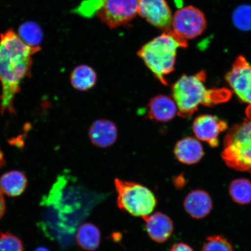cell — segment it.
I'll return each instance as SVG.
<instances>
[{
	"instance_id": "1",
	"label": "cell",
	"mask_w": 251,
	"mask_h": 251,
	"mask_svg": "<svg viewBox=\"0 0 251 251\" xmlns=\"http://www.w3.org/2000/svg\"><path fill=\"white\" fill-rule=\"evenodd\" d=\"M42 50L24 43L17 33L9 29L0 35V112L15 114L14 99L22 83L31 75L33 55Z\"/></svg>"
},
{
	"instance_id": "2",
	"label": "cell",
	"mask_w": 251,
	"mask_h": 251,
	"mask_svg": "<svg viewBox=\"0 0 251 251\" xmlns=\"http://www.w3.org/2000/svg\"><path fill=\"white\" fill-rule=\"evenodd\" d=\"M206 75L201 71L188 76L183 75L173 84V99L181 117L189 118L200 105L211 106L227 101L231 96L227 89H208L205 86Z\"/></svg>"
},
{
	"instance_id": "3",
	"label": "cell",
	"mask_w": 251,
	"mask_h": 251,
	"mask_svg": "<svg viewBox=\"0 0 251 251\" xmlns=\"http://www.w3.org/2000/svg\"><path fill=\"white\" fill-rule=\"evenodd\" d=\"M187 46L186 40L171 29L144 45L137 55L153 76L162 84L167 85L166 76L175 70L178 49L186 48Z\"/></svg>"
},
{
	"instance_id": "4",
	"label": "cell",
	"mask_w": 251,
	"mask_h": 251,
	"mask_svg": "<svg viewBox=\"0 0 251 251\" xmlns=\"http://www.w3.org/2000/svg\"><path fill=\"white\" fill-rule=\"evenodd\" d=\"M222 157L229 168L251 174V115L229 130Z\"/></svg>"
},
{
	"instance_id": "5",
	"label": "cell",
	"mask_w": 251,
	"mask_h": 251,
	"mask_svg": "<svg viewBox=\"0 0 251 251\" xmlns=\"http://www.w3.org/2000/svg\"><path fill=\"white\" fill-rule=\"evenodd\" d=\"M114 184L119 209L136 217L144 218L151 214L157 205V199L149 188L119 178H115Z\"/></svg>"
},
{
	"instance_id": "6",
	"label": "cell",
	"mask_w": 251,
	"mask_h": 251,
	"mask_svg": "<svg viewBox=\"0 0 251 251\" xmlns=\"http://www.w3.org/2000/svg\"><path fill=\"white\" fill-rule=\"evenodd\" d=\"M138 14V0H103L97 17L110 29L130 23Z\"/></svg>"
},
{
	"instance_id": "7",
	"label": "cell",
	"mask_w": 251,
	"mask_h": 251,
	"mask_svg": "<svg viewBox=\"0 0 251 251\" xmlns=\"http://www.w3.org/2000/svg\"><path fill=\"white\" fill-rule=\"evenodd\" d=\"M173 31L185 40L196 38L206 27V21L203 12L193 6L181 8L176 12L172 19Z\"/></svg>"
},
{
	"instance_id": "8",
	"label": "cell",
	"mask_w": 251,
	"mask_h": 251,
	"mask_svg": "<svg viewBox=\"0 0 251 251\" xmlns=\"http://www.w3.org/2000/svg\"><path fill=\"white\" fill-rule=\"evenodd\" d=\"M225 78L238 98L251 105V64L244 56L235 59Z\"/></svg>"
},
{
	"instance_id": "9",
	"label": "cell",
	"mask_w": 251,
	"mask_h": 251,
	"mask_svg": "<svg viewBox=\"0 0 251 251\" xmlns=\"http://www.w3.org/2000/svg\"><path fill=\"white\" fill-rule=\"evenodd\" d=\"M138 14L160 30H171L173 17L166 0H138Z\"/></svg>"
},
{
	"instance_id": "10",
	"label": "cell",
	"mask_w": 251,
	"mask_h": 251,
	"mask_svg": "<svg viewBox=\"0 0 251 251\" xmlns=\"http://www.w3.org/2000/svg\"><path fill=\"white\" fill-rule=\"evenodd\" d=\"M227 128V122L212 115H200L193 124L196 139L208 143L212 148L218 146L220 135Z\"/></svg>"
},
{
	"instance_id": "11",
	"label": "cell",
	"mask_w": 251,
	"mask_h": 251,
	"mask_svg": "<svg viewBox=\"0 0 251 251\" xmlns=\"http://www.w3.org/2000/svg\"><path fill=\"white\" fill-rule=\"evenodd\" d=\"M143 219L147 234L157 243H165L174 233V222L164 213L157 212Z\"/></svg>"
},
{
	"instance_id": "12",
	"label": "cell",
	"mask_w": 251,
	"mask_h": 251,
	"mask_svg": "<svg viewBox=\"0 0 251 251\" xmlns=\"http://www.w3.org/2000/svg\"><path fill=\"white\" fill-rule=\"evenodd\" d=\"M185 211L194 219H202L211 213L213 202L208 193L202 190H194L184 200Z\"/></svg>"
},
{
	"instance_id": "13",
	"label": "cell",
	"mask_w": 251,
	"mask_h": 251,
	"mask_svg": "<svg viewBox=\"0 0 251 251\" xmlns=\"http://www.w3.org/2000/svg\"><path fill=\"white\" fill-rule=\"evenodd\" d=\"M148 117L157 122H168L178 114V109L174 100L171 97L159 94L150 100L147 106Z\"/></svg>"
},
{
	"instance_id": "14",
	"label": "cell",
	"mask_w": 251,
	"mask_h": 251,
	"mask_svg": "<svg viewBox=\"0 0 251 251\" xmlns=\"http://www.w3.org/2000/svg\"><path fill=\"white\" fill-rule=\"evenodd\" d=\"M89 137L94 146L108 148L114 144L118 139L117 126L107 119H98L90 126Z\"/></svg>"
},
{
	"instance_id": "15",
	"label": "cell",
	"mask_w": 251,
	"mask_h": 251,
	"mask_svg": "<svg viewBox=\"0 0 251 251\" xmlns=\"http://www.w3.org/2000/svg\"><path fill=\"white\" fill-rule=\"evenodd\" d=\"M174 153L182 164L193 165L202 159L204 151L200 140L192 137H187L178 141L174 148Z\"/></svg>"
},
{
	"instance_id": "16",
	"label": "cell",
	"mask_w": 251,
	"mask_h": 251,
	"mask_svg": "<svg viewBox=\"0 0 251 251\" xmlns=\"http://www.w3.org/2000/svg\"><path fill=\"white\" fill-rule=\"evenodd\" d=\"M27 185L26 176L21 171H9L0 177V190L8 197L20 196L25 192Z\"/></svg>"
},
{
	"instance_id": "17",
	"label": "cell",
	"mask_w": 251,
	"mask_h": 251,
	"mask_svg": "<svg viewBox=\"0 0 251 251\" xmlns=\"http://www.w3.org/2000/svg\"><path fill=\"white\" fill-rule=\"evenodd\" d=\"M78 246L87 251H95L100 246L101 232L95 225L85 223L80 226L76 233Z\"/></svg>"
},
{
	"instance_id": "18",
	"label": "cell",
	"mask_w": 251,
	"mask_h": 251,
	"mask_svg": "<svg viewBox=\"0 0 251 251\" xmlns=\"http://www.w3.org/2000/svg\"><path fill=\"white\" fill-rule=\"evenodd\" d=\"M97 80L96 71L89 65H78L71 72L70 81L72 86L81 92H86L93 89Z\"/></svg>"
},
{
	"instance_id": "19",
	"label": "cell",
	"mask_w": 251,
	"mask_h": 251,
	"mask_svg": "<svg viewBox=\"0 0 251 251\" xmlns=\"http://www.w3.org/2000/svg\"><path fill=\"white\" fill-rule=\"evenodd\" d=\"M228 193L235 203L249 205L251 203V181L246 178L233 180L229 185Z\"/></svg>"
},
{
	"instance_id": "20",
	"label": "cell",
	"mask_w": 251,
	"mask_h": 251,
	"mask_svg": "<svg viewBox=\"0 0 251 251\" xmlns=\"http://www.w3.org/2000/svg\"><path fill=\"white\" fill-rule=\"evenodd\" d=\"M19 36L23 42L33 48H39L43 39L42 29L38 24L27 21L22 24L18 29Z\"/></svg>"
},
{
	"instance_id": "21",
	"label": "cell",
	"mask_w": 251,
	"mask_h": 251,
	"mask_svg": "<svg viewBox=\"0 0 251 251\" xmlns=\"http://www.w3.org/2000/svg\"><path fill=\"white\" fill-rule=\"evenodd\" d=\"M233 21L237 29L245 31L251 30V6H238L233 12Z\"/></svg>"
},
{
	"instance_id": "22",
	"label": "cell",
	"mask_w": 251,
	"mask_h": 251,
	"mask_svg": "<svg viewBox=\"0 0 251 251\" xmlns=\"http://www.w3.org/2000/svg\"><path fill=\"white\" fill-rule=\"evenodd\" d=\"M201 251H234V250L226 238L221 235H213L206 238Z\"/></svg>"
},
{
	"instance_id": "23",
	"label": "cell",
	"mask_w": 251,
	"mask_h": 251,
	"mask_svg": "<svg viewBox=\"0 0 251 251\" xmlns=\"http://www.w3.org/2000/svg\"><path fill=\"white\" fill-rule=\"evenodd\" d=\"M0 251H24L23 241L9 232L0 233Z\"/></svg>"
},
{
	"instance_id": "24",
	"label": "cell",
	"mask_w": 251,
	"mask_h": 251,
	"mask_svg": "<svg viewBox=\"0 0 251 251\" xmlns=\"http://www.w3.org/2000/svg\"><path fill=\"white\" fill-rule=\"evenodd\" d=\"M103 0H84L74 12L85 18H92L101 8Z\"/></svg>"
},
{
	"instance_id": "25",
	"label": "cell",
	"mask_w": 251,
	"mask_h": 251,
	"mask_svg": "<svg viewBox=\"0 0 251 251\" xmlns=\"http://www.w3.org/2000/svg\"><path fill=\"white\" fill-rule=\"evenodd\" d=\"M169 251H194L193 248L184 243H178L173 246Z\"/></svg>"
},
{
	"instance_id": "26",
	"label": "cell",
	"mask_w": 251,
	"mask_h": 251,
	"mask_svg": "<svg viewBox=\"0 0 251 251\" xmlns=\"http://www.w3.org/2000/svg\"><path fill=\"white\" fill-rule=\"evenodd\" d=\"M2 191L0 190V220L4 215L6 209L5 201Z\"/></svg>"
},
{
	"instance_id": "27",
	"label": "cell",
	"mask_w": 251,
	"mask_h": 251,
	"mask_svg": "<svg viewBox=\"0 0 251 251\" xmlns=\"http://www.w3.org/2000/svg\"><path fill=\"white\" fill-rule=\"evenodd\" d=\"M34 251H51L48 249H47V248L45 247H40L38 248H37V249L34 250Z\"/></svg>"
}]
</instances>
